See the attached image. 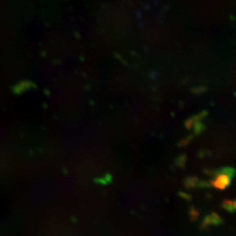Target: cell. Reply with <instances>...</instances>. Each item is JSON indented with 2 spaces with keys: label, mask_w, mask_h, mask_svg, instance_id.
Returning <instances> with one entry per match:
<instances>
[{
  "label": "cell",
  "mask_w": 236,
  "mask_h": 236,
  "mask_svg": "<svg viewBox=\"0 0 236 236\" xmlns=\"http://www.w3.org/2000/svg\"><path fill=\"white\" fill-rule=\"evenodd\" d=\"M214 174L216 177L212 181V187L219 189H225L226 187L229 186L232 177H230L224 173L220 172L219 170L215 171Z\"/></svg>",
  "instance_id": "6da1fadb"
},
{
  "label": "cell",
  "mask_w": 236,
  "mask_h": 236,
  "mask_svg": "<svg viewBox=\"0 0 236 236\" xmlns=\"http://www.w3.org/2000/svg\"><path fill=\"white\" fill-rule=\"evenodd\" d=\"M222 222V219L218 216L216 213H212L210 216H206L205 219L203 220L202 226L204 227H207L210 226H213V225H219Z\"/></svg>",
  "instance_id": "7a4b0ae2"
},
{
  "label": "cell",
  "mask_w": 236,
  "mask_h": 236,
  "mask_svg": "<svg viewBox=\"0 0 236 236\" xmlns=\"http://www.w3.org/2000/svg\"><path fill=\"white\" fill-rule=\"evenodd\" d=\"M222 207L225 210H228V211H235L236 200H235V201H232V200H224L223 203H222Z\"/></svg>",
  "instance_id": "3957f363"
},
{
  "label": "cell",
  "mask_w": 236,
  "mask_h": 236,
  "mask_svg": "<svg viewBox=\"0 0 236 236\" xmlns=\"http://www.w3.org/2000/svg\"><path fill=\"white\" fill-rule=\"evenodd\" d=\"M199 182L196 177H189V178H188L186 180L185 184H186L187 187H188V188H193V187H196L197 185L199 184Z\"/></svg>",
  "instance_id": "277c9868"
}]
</instances>
